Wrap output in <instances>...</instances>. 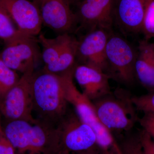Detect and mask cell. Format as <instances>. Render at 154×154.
Masks as SVG:
<instances>
[{"label":"cell","mask_w":154,"mask_h":154,"mask_svg":"<svg viewBox=\"0 0 154 154\" xmlns=\"http://www.w3.org/2000/svg\"><path fill=\"white\" fill-rule=\"evenodd\" d=\"M4 131L19 154H54L62 146L57 127L38 119L11 120Z\"/></svg>","instance_id":"6da1fadb"},{"label":"cell","mask_w":154,"mask_h":154,"mask_svg":"<svg viewBox=\"0 0 154 154\" xmlns=\"http://www.w3.org/2000/svg\"><path fill=\"white\" fill-rule=\"evenodd\" d=\"M31 91L33 112L37 113L38 120L57 126L68 112L61 75L44 69L34 72Z\"/></svg>","instance_id":"7a4b0ae2"},{"label":"cell","mask_w":154,"mask_h":154,"mask_svg":"<svg viewBox=\"0 0 154 154\" xmlns=\"http://www.w3.org/2000/svg\"><path fill=\"white\" fill-rule=\"evenodd\" d=\"M73 68L61 74L63 81L65 96L68 103L72 105L81 120L94 131L97 146L102 154H122L112 132L101 122L93 102L80 92L74 83Z\"/></svg>","instance_id":"3957f363"},{"label":"cell","mask_w":154,"mask_h":154,"mask_svg":"<svg viewBox=\"0 0 154 154\" xmlns=\"http://www.w3.org/2000/svg\"><path fill=\"white\" fill-rule=\"evenodd\" d=\"M130 93L118 88L93 102L101 122L112 132L128 131L138 120Z\"/></svg>","instance_id":"277c9868"},{"label":"cell","mask_w":154,"mask_h":154,"mask_svg":"<svg viewBox=\"0 0 154 154\" xmlns=\"http://www.w3.org/2000/svg\"><path fill=\"white\" fill-rule=\"evenodd\" d=\"M137 51L125 38L112 32L106 49L107 73L110 79L130 85L136 78Z\"/></svg>","instance_id":"5b68a950"},{"label":"cell","mask_w":154,"mask_h":154,"mask_svg":"<svg viewBox=\"0 0 154 154\" xmlns=\"http://www.w3.org/2000/svg\"><path fill=\"white\" fill-rule=\"evenodd\" d=\"M34 67L23 74L17 84L0 101V111L11 120H24L34 122L31 84Z\"/></svg>","instance_id":"8992f818"},{"label":"cell","mask_w":154,"mask_h":154,"mask_svg":"<svg viewBox=\"0 0 154 154\" xmlns=\"http://www.w3.org/2000/svg\"><path fill=\"white\" fill-rule=\"evenodd\" d=\"M62 145L70 153L98 149L96 134L76 113H68L57 124Z\"/></svg>","instance_id":"52a82bcc"},{"label":"cell","mask_w":154,"mask_h":154,"mask_svg":"<svg viewBox=\"0 0 154 154\" xmlns=\"http://www.w3.org/2000/svg\"><path fill=\"white\" fill-rule=\"evenodd\" d=\"M111 30L96 28L88 31L77 42L76 58L81 64L107 73L106 49Z\"/></svg>","instance_id":"ba28073f"},{"label":"cell","mask_w":154,"mask_h":154,"mask_svg":"<svg viewBox=\"0 0 154 154\" xmlns=\"http://www.w3.org/2000/svg\"><path fill=\"white\" fill-rule=\"evenodd\" d=\"M115 0H81L75 14L76 23L87 32L96 28L111 30Z\"/></svg>","instance_id":"9c48e42d"},{"label":"cell","mask_w":154,"mask_h":154,"mask_svg":"<svg viewBox=\"0 0 154 154\" xmlns=\"http://www.w3.org/2000/svg\"><path fill=\"white\" fill-rule=\"evenodd\" d=\"M0 5L10 15L17 29L27 36L35 37L41 31L39 8L28 0H0Z\"/></svg>","instance_id":"30bf717a"},{"label":"cell","mask_w":154,"mask_h":154,"mask_svg":"<svg viewBox=\"0 0 154 154\" xmlns=\"http://www.w3.org/2000/svg\"><path fill=\"white\" fill-rule=\"evenodd\" d=\"M38 56L34 37L26 36L6 45L0 58L9 68L23 74L35 67Z\"/></svg>","instance_id":"8fae6325"},{"label":"cell","mask_w":154,"mask_h":154,"mask_svg":"<svg viewBox=\"0 0 154 154\" xmlns=\"http://www.w3.org/2000/svg\"><path fill=\"white\" fill-rule=\"evenodd\" d=\"M68 0H41L39 11L42 24L60 34L69 33L76 23Z\"/></svg>","instance_id":"7c38bea8"},{"label":"cell","mask_w":154,"mask_h":154,"mask_svg":"<svg viewBox=\"0 0 154 154\" xmlns=\"http://www.w3.org/2000/svg\"><path fill=\"white\" fill-rule=\"evenodd\" d=\"M145 14V0H115L113 24L125 35L142 31Z\"/></svg>","instance_id":"4fadbf2b"},{"label":"cell","mask_w":154,"mask_h":154,"mask_svg":"<svg viewBox=\"0 0 154 154\" xmlns=\"http://www.w3.org/2000/svg\"><path fill=\"white\" fill-rule=\"evenodd\" d=\"M73 76L83 90V94L92 102L111 93L107 73L96 68L80 64L75 66Z\"/></svg>","instance_id":"5bb4252c"},{"label":"cell","mask_w":154,"mask_h":154,"mask_svg":"<svg viewBox=\"0 0 154 154\" xmlns=\"http://www.w3.org/2000/svg\"><path fill=\"white\" fill-rule=\"evenodd\" d=\"M135 72L140 84L149 92H154V43L144 38L139 42Z\"/></svg>","instance_id":"9a60e30c"},{"label":"cell","mask_w":154,"mask_h":154,"mask_svg":"<svg viewBox=\"0 0 154 154\" xmlns=\"http://www.w3.org/2000/svg\"><path fill=\"white\" fill-rule=\"evenodd\" d=\"M77 42L78 40L69 35L57 60L54 63L43 69L46 71L61 74L74 67L76 59Z\"/></svg>","instance_id":"2e32d148"},{"label":"cell","mask_w":154,"mask_h":154,"mask_svg":"<svg viewBox=\"0 0 154 154\" xmlns=\"http://www.w3.org/2000/svg\"><path fill=\"white\" fill-rule=\"evenodd\" d=\"M69 35V33H63L51 38H46L42 34L39 35L38 41L42 47V57L44 67L51 65L57 60Z\"/></svg>","instance_id":"e0dca14e"},{"label":"cell","mask_w":154,"mask_h":154,"mask_svg":"<svg viewBox=\"0 0 154 154\" xmlns=\"http://www.w3.org/2000/svg\"><path fill=\"white\" fill-rule=\"evenodd\" d=\"M7 11L0 5V38L6 45L28 36L19 32Z\"/></svg>","instance_id":"ac0fdd59"},{"label":"cell","mask_w":154,"mask_h":154,"mask_svg":"<svg viewBox=\"0 0 154 154\" xmlns=\"http://www.w3.org/2000/svg\"><path fill=\"white\" fill-rule=\"evenodd\" d=\"M20 79L16 71L7 66L0 58V101Z\"/></svg>","instance_id":"d6986e66"},{"label":"cell","mask_w":154,"mask_h":154,"mask_svg":"<svg viewBox=\"0 0 154 154\" xmlns=\"http://www.w3.org/2000/svg\"><path fill=\"white\" fill-rule=\"evenodd\" d=\"M142 33L144 39L154 38V0H145V14Z\"/></svg>","instance_id":"ffe728a7"},{"label":"cell","mask_w":154,"mask_h":154,"mask_svg":"<svg viewBox=\"0 0 154 154\" xmlns=\"http://www.w3.org/2000/svg\"><path fill=\"white\" fill-rule=\"evenodd\" d=\"M119 145L122 154H147L141 143L138 133L127 136Z\"/></svg>","instance_id":"44dd1931"},{"label":"cell","mask_w":154,"mask_h":154,"mask_svg":"<svg viewBox=\"0 0 154 154\" xmlns=\"http://www.w3.org/2000/svg\"><path fill=\"white\" fill-rule=\"evenodd\" d=\"M132 101L137 110L154 115V92L142 96H132Z\"/></svg>","instance_id":"7402d4cb"},{"label":"cell","mask_w":154,"mask_h":154,"mask_svg":"<svg viewBox=\"0 0 154 154\" xmlns=\"http://www.w3.org/2000/svg\"><path fill=\"white\" fill-rule=\"evenodd\" d=\"M140 121L143 130L154 139V115L144 113Z\"/></svg>","instance_id":"603a6c76"},{"label":"cell","mask_w":154,"mask_h":154,"mask_svg":"<svg viewBox=\"0 0 154 154\" xmlns=\"http://www.w3.org/2000/svg\"><path fill=\"white\" fill-rule=\"evenodd\" d=\"M15 149L6 137L5 133L0 135V154H16Z\"/></svg>","instance_id":"cb8c5ba5"},{"label":"cell","mask_w":154,"mask_h":154,"mask_svg":"<svg viewBox=\"0 0 154 154\" xmlns=\"http://www.w3.org/2000/svg\"><path fill=\"white\" fill-rule=\"evenodd\" d=\"M72 154H102L99 149H94L86 151L72 153Z\"/></svg>","instance_id":"d4e9b609"},{"label":"cell","mask_w":154,"mask_h":154,"mask_svg":"<svg viewBox=\"0 0 154 154\" xmlns=\"http://www.w3.org/2000/svg\"><path fill=\"white\" fill-rule=\"evenodd\" d=\"M70 153L67 150L64 148L62 146L61 147V148L54 154H70Z\"/></svg>","instance_id":"484cf974"},{"label":"cell","mask_w":154,"mask_h":154,"mask_svg":"<svg viewBox=\"0 0 154 154\" xmlns=\"http://www.w3.org/2000/svg\"><path fill=\"white\" fill-rule=\"evenodd\" d=\"M32 1H33V2L34 3V4H36V5L38 6V8H39V4H40L41 0H32Z\"/></svg>","instance_id":"4316f807"},{"label":"cell","mask_w":154,"mask_h":154,"mask_svg":"<svg viewBox=\"0 0 154 154\" xmlns=\"http://www.w3.org/2000/svg\"><path fill=\"white\" fill-rule=\"evenodd\" d=\"M68 1L70 4H71V3H78L81 0H68Z\"/></svg>","instance_id":"83f0119b"},{"label":"cell","mask_w":154,"mask_h":154,"mask_svg":"<svg viewBox=\"0 0 154 154\" xmlns=\"http://www.w3.org/2000/svg\"><path fill=\"white\" fill-rule=\"evenodd\" d=\"M3 133H4V130L2 128V126H1V122H0V135L3 134Z\"/></svg>","instance_id":"f1b7e54d"},{"label":"cell","mask_w":154,"mask_h":154,"mask_svg":"<svg viewBox=\"0 0 154 154\" xmlns=\"http://www.w3.org/2000/svg\"><path fill=\"white\" fill-rule=\"evenodd\" d=\"M154 154V149H153V152L152 154Z\"/></svg>","instance_id":"f546056e"}]
</instances>
